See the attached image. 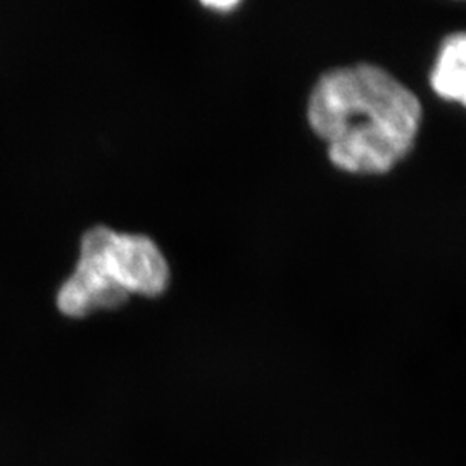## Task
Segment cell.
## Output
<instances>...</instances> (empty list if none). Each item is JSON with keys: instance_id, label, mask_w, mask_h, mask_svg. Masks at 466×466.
I'll return each mask as SVG.
<instances>
[{"instance_id": "1", "label": "cell", "mask_w": 466, "mask_h": 466, "mask_svg": "<svg viewBox=\"0 0 466 466\" xmlns=\"http://www.w3.org/2000/svg\"><path fill=\"white\" fill-rule=\"evenodd\" d=\"M308 116L315 134L329 142L335 167L379 175L413 149L423 109L415 92L389 71L356 65L319 78Z\"/></svg>"}, {"instance_id": "2", "label": "cell", "mask_w": 466, "mask_h": 466, "mask_svg": "<svg viewBox=\"0 0 466 466\" xmlns=\"http://www.w3.org/2000/svg\"><path fill=\"white\" fill-rule=\"evenodd\" d=\"M167 279V259L149 237L96 227L85 233L78 267L59 289L57 308L66 317L82 318L117 308L132 294L156 298Z\"/></svg>"}, {"instance_id": "3", "label": "cell", "mask_w": 466, "mask_h": 466, "mask_svg": "<svg viewBox=\"0 0 466 466\" xmlns=\"http://www.w3.org/2000/svg\"><path fill=\"white\" fill-rule=\"evenodd\" d=\"M431 85L442 99L466 107V32L450 35L442 42L433 63Z\"/></svg>"}, {"instance_id": "4", "label": "cell", "mask_w": 466, "mask_h": 466, "mask_svg": "<svg viewBox=\"0 0 466 466\" xmlns=\"http://www.w3.org/2000/svg\"><path fill=\"white\" fill-rule=\"evenodd\" d=\"M204 5H209V7H215V9H225V11H228V9H233V7H237V2H204Z\"/></svg>"}]
</instances>
